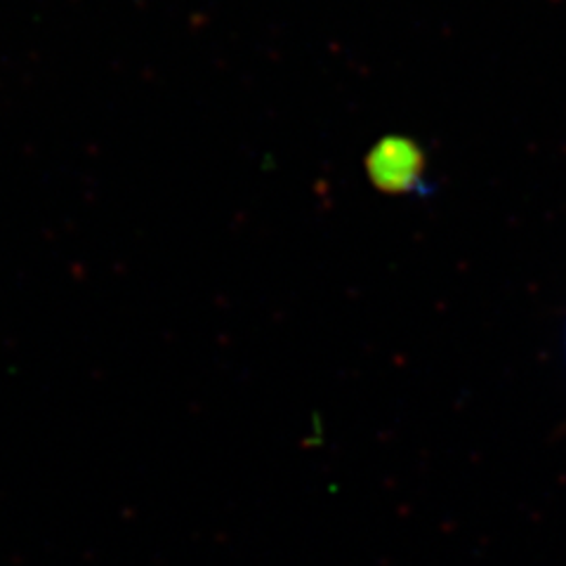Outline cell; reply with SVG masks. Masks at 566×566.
Instances as JSON below:
<instances>
[{
    "label": "cell",
    "mask_w": 566,
    "mask_h": 566,
    "mask_svg": "<svg viewBox=\"0 0 566 566\" xmlns=\"http://www.w3.org/2000/svg\"><path fill=\"white\" fill-rule=\"evenodd\" d=\"M366 175L376 189L385 193H422L430 185L424 182V154L413 139L401 135L382 137L366 156Z\"/></svg>",
    "instance_id": "6da1fadb"
}]
</instances>
